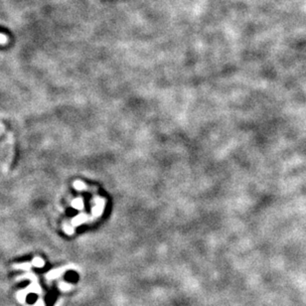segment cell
Here are the masks:
<instances>
[{
    "label": "cell",
    "mask_w": 306,
    "mask_h": 306,
    "mask_svg": "<svg viewBox=\"0 0 306 306\" xmlns=\"http://www.w3.org/2000/svg\"><path fill=\"white\" fill-rule=\"evenodd\" d=\"M95 207L93 209V214L95 217H99L102 213V209H103V206H104V200L103 199H95Z\"/></svg>",
    "instance_id": "cell-1"
},
{
    "label": "cell",
    "mask_w": 306,
    "mask_h": 306,
    "mask_svg": "<svg viewBox=\"0 0 306 306\" xmlns=\"http://www.w3.org/2000/svg\"><path fill=\"white\" fill-rule=\"evenodd\" d=\"M72 206L78 210H82L84 208V201L81 198H77L72 202Z\"/></svg>",
    "instance_id": "cell-4"
},
{
    "label": "cell",
    "mask_w": 306,
    "mask_h": 306,
    "mask_svg": "<svg viewBox=\"0 0 306 306\" xmlns=\"http://www.w3.org/2000/svg\"><path fill=\"white\" fill-rule=\"evenodd\" d=\"M89 220V216L88 215H79V216H77L73 221H72V223L73 224H75L76 226H79L81 223H84V222H86V221H88Z\"/></svg>",
    "instance_id": "cell-3"
},
{
    "label": "cell",
    "mask_w": 306,
    "mask_h": 306,
    "mask_svg": "<svg viewBox=\"0 0 306 306\" xmlns=\"http://www.w3.org/2000/svg\"><path fill=\"white\" fill-rule=\"evenodd\" d=\"M8 43V37L6 35L0 33V45H6Z\"/></svg>",
    "instance_id": "cell-6"
},
{
    "label": "cell",
    "mask_w": 306,
    "mask_h": 306,
    "mask_svg": "<svg viewBox=\"0 0 306 306\" xmlns=\"http://www.w3.org/2000/svg\"><path fill=\"white\" fill-rule=\"evenodd\" d=\"M74 188L75 189H77V190H79V191H81V190H85L86 188H87V186H86V184L84 183V182H82V181H76L75 183H74Z\"/></svg>",
    "instance_id": "cell-5"
},
{
    "label": "cell",
    "mask_w": 306,
    "mask_h": 306,
    "mask_svg": "<svg viewBox=\"0 0 306 306\" xmlns=\"http://www.w3.org/2000/svg\"><path fill=\"white\" fill-rule=\"evenodd\" d=\"M66 280L72 283H76L79 280V274L76 272H69L65 275Z\"/></svg>",
    "instance_id": "cell-2"
},
{
    "label": "cell",
    "mask_w": 306,
    "mask_h": 306,
    "mask_svg": "<svg viewBox=\"0 0 306 306\" xmlns=\"http://www.w3.org/2000/svg\"><path fill=\"white\" fill-rule=\"evenodd\" d=\"M36 299H37L36 295H34V294H31V295L28 297V302H29V303H33V302H35V300H36Z\"/></svg>",
    "instance_id": "cell-7"
}]
</instances>
